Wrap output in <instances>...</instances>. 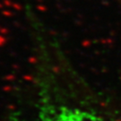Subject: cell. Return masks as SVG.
I'll return each mask as SVG.
<instances>
[{"mask_svg":"<svg viewBox=\"0 0 121 121\" xmlns=\"http://www.w3.org/2000/svg\"><path fill=\"white\" fill-rule=\"evenodd\" d=\"M39 114V121H111L87 93L68 87L46 91Z\"/></svg>","mask_w":121,"mask_h":121,"instance_id":"cell-1","label":"cell"}]
</instances>
